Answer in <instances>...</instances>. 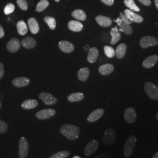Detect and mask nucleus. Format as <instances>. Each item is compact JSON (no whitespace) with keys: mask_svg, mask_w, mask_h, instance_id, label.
I'll return each mask as SVG.
<instances>
[{"mask_svg":"<svg viewBox=\"0 0 158 158\" xmlns=\"http://www.w3.org/2000/svg\"><path fill=\"white\" fill-rule=\"evenodd\" d=\"M60 132L68 139L73 141L79 138L80 130L76 125L64 124L60 128Z\"/></svg>","mask_w":158,"mask_h":158,"instance_id":"1","label":"nucleus"},{"mask_svg":"<svg viewBox=\"0 0 158 158\" xmlns=\"http://www.w3.org/2000/svg\"><path fill=\"white\" fill-rule=\"evenodd\" d=\"M136 143V138L135 135H131L127 139L124 147V155L125 157H129L134 151Z\"/></svg>","mask_w":158,"mask_h":158,"instance_id":"2","label":"nucleus"},{"mask_svg":"<svg viewBox=\"0 0 158 158\" xmlns=\"http://www.w3.org/2000/svg\"><path fill=\"white\" fill-rule=\"evenodd\" d=\"M144 89L148 96L152 100H158V87L151 82H147L144 85Z\"/></svg>","mask_w":158,"mask_h":158,"instance_id":"3","label":"nucleus"},{"mask_svg":"<svg viewBox=\"0 0 158 158\" xmlns=\"http://www.w3.org/2000/svg\"><path fill=\"white\" fill-rule=\"evenodd\" d=\"M29 151V143L25 137H21L19 142V155L20 158H27Z\"/></svg>","mask_w":158,"mask_h":158,"instance_id":"4","label":"nucleus"},{"mask_svg":"<svg viewBox=\"0 0 158 158\" xmlns=\"http://www.w3.org/2000/svg\"><path fill=\"white\" fill-rule=\"evenodd\" d=\"M116 139V133L115 130L108 128L104 134L102 138V142L106 145H110L113 144Z\"/></svg>","mask_w":158,"mask_h":158,"instance_id":"5","label":"nucleus"},{"mask_svg":"<svg viewBox=\"0 0 158 158\" xmlns=\"http://www.w3.org/2000/svg\"><path fill=\"white\" fill-rule=\"evenodd\" d=\"M158 44V40L156 38L150 36L143 37L139 42L141 47L143 49H146L147 48H149L151 46L157 45Z\"/></svg>","mask_w":158,"mask_h":158,"instance_id":"6","label":"nucleus"},{"mask_svg":"<svg viewBox=\"0 0 158 158\" xmlns=\"http://www.w3.org/2000/svg\"><path fill=\"white\" fill-rule=\"evenodd\" d=\"M99 147V142L94 139L89 142L85 147L84 154L86 156H89L93 154L98 149Z\"/></svg>","mask_w":158,"mask_h":158,"instance_id":"7","label":"nucleus"},{"mask_svg":"<svg viewBox=\"0 0 158 158\" xmlns=\"http://www.w3.org/2000/svg\"><path fill=\"white\" fill-rule=\"evenodd\" d=\"M56 114V110L52 108H48L40 110L35 114L36 117L40 120L51 118Z\"/></svg>","mask_w":158,"mask_h":158,"instance_id":"8","label":"nucleus"},{"mask_svg":"<svg viewBox=\"0 0 158 158\" xmlns=\"http://www.w3.org/2000/svg\"><path fill=\"white\" fill-rule=\"evenodd\" d=\"M39 98L41 99L45 104L47 106L54 105L57 102V99L55 97L49 93L44 92L40 93L39 95Z\"/></svg>","mask_w":158,"mask_h":158,"instance_id":"9","label":"nucleus"},{"mask_svg":"<svg viewBox=\"0 0 158 158\" xmlns=\"http://www.w3.org/2000/svg\"><path fill=\"white\" fill-rule=\"evenodd\" d=\"M124 117L125 121L129 124H132L135 122L137 117L135 109L133 107L127 108L125 110Z\"/></svg>","mask_w":158,"mask_h":158,"instance_id":"10","label":"nucleus"},{"mask_svg":"<svg viewBox=\"0 0 158 158\" xmlns=\"http://www.w3.org/2000/svg\"><path fill=\"white\" fill-rule=\"evenodd\" d=\"M114 21L117 23L119 27L120 31L124 32L125 34L127 35H130L132 33V28L130 26V25L128 24L127 23L124 22L120 17L118 18L116 20H114Z\"/></svg>","mask_w":158,"mask_h":158,"instance_id":"11","label":"nucleus"},{"mask_svg":"<svg viewBox=\"0 0 158 158\" xmlns=\"http://www.w3.org/2000/svg\"><path fill=\"white\" fill-rule=\"evenodd\" d=\"M6 48L11 53H15L21 47V43L18 39L14 38L6 44Z\"/></svg>","mask_w":158,"mask_h":158,"instance_id":"12","label":"nucleus"},{"mask_svg":"<svg viewBox=\"0 0 158 158\" xmlns=\"http://www.w3.org/2000/svg\"><path fill=\"white\" fill-rule=\"evenodd\" d=\"M104 113H105V111L104 109L98 108L89 114L87 118V121L89 123L96 122L97 120L102 118V116L104 115Z\"/></svg>","mask_w":158,"mask_h":158,"instance_id":"13","label":"nucleus"},{"mask_svg":"<svg viewBox=\"0 0 158 158\" xmlns=\"http://www.w3.org/2000/svg\"><path fill=\"white\" fill-rule=\"evenodd\" d=\"M124 15L130 19L131 22L141 23L143 21V19L141 16L138 15L133 11H131L128 9L125 10Z\"/></svg>","mask_w":158,"mask_h":158,"instance_id":"14","label":"nucleus"},{"mask_svg":"<svg viewBox=\"0 0 158 158\" xmlns=\"http://www.w3.org/2000/svg\"><path fill=\"white\" fill-rule=\"evenodd\" d=\"M59 49L62 51L64 53H71L74 51V46L73 45L66 40H62L59 43Z\"/></svg>","mask_w":158,"mask_h":158,"instance_id":"15","label":"nucleus"},{"mask_svg":"<svg viewBox=\"0 0 158 158\" xmlns=\"http://www.w3.org/2000/svg\"><path fill=\"white\" fill-rule=\"evenodd\" d=\"M31 83L30 80L25 77H19L14 79L12 81V84L16 87H25Z\"/></svg>","mask_w":158,"mask_h":158,"instance_id":"16","label":"nucleus"},{"mask_svg":"<svg viewBox=\"0 0 158 158\" xmlns=\"http://www.w3.org/2000/svg\"><path fill=\"white\" fill-rule=\"evenodd\" d=\"M96 22L102 27H109L112 24V21L109 17L98 15L96 17Z\"/></svg>","mask_w":158,"mask_h":158,"instance_id":"17","label":"nucleus"},{"mask_svg":"<svg viewBox=\"0 0 158 158\" xmlns=\"http://www.w3.org/2000/svg\"><path fill=\"white\" fill-rule=\"evenodd\" d=\"M21 45L28 49H33L36 45V41L34 38L28 36L22 40Z\"/></svg>","mask_w":158,"mask_h":158,"instance_id":"18","label":"nucleus"},{"mask_svg":"<svg viewBox=\"0 0 158 158\" xmlns=\"http://www.w3.org/2000/svg\"><path fill=\"white\" fill-rule=\"evenodd\" d=\"M158 60V56L156 55H152L151 56L148 57L147 59H145L143 62L142 65L144 68L149 69L153 67L155 65V64L157 63Z\"/></svg>","mask_w":158,"mask_h":158,"instance_id":"19","label":"nucleus"},{"mask_svg":"<svg viewBox=\"0 0 158 158\" xmlns=\"http://www.w3.org/2000/svg\"><path fill=\"white\" fill-rule=\"evenodd\" d=\"M29 28L31 31V32L32 34H36L39 32L40 26L36 19L34 18H29L28 21Z\"/></svg>","mask_w":158,"mask_h":158,"instance_id":"20","label":"nucleus"},{"mask_svg":"<svg viewBox=\"0 0 158 158\" xmlns=\"http://www.w3.org/2000/svg\"><path fill=\"white\" fill-rule=\"evenodd\" d=\"M68 28L70 31L76 32H80L83 29V25L81 23L74 20L69 21V23H68Z\"/></svg>","mask_w":158,"mask_h":158,"instance_id":"21","label":"nucleus"},{"mask_svg":"<svg viewBox=\"0 0 158 158\" xmlns=\"http://www.w3.org/2000/svg\"><path fill=\"white\" fill-rule=\"evenodd\" d=\"M110 34L111 35V44L115 45L116 44L119 40L121 39V34L119 32V31L118 29V27L116 26L114 28L111 29L110 31Z\"/></svg>","mask_w":158,"mask_h":158,"instance_id":"22","label":"nucleus"},{"mask_svg":"<svg viewBox=\"0 0 158 158\" xmlns=\"http://www.w3.org/2000/svg\"><path fill=\"white\" fill-rule=\"evenodd\" d=\"M114 67L111 64H106L101 66L98 69L99 73L103 76H107L113 73Z\"/></svg>","mask_w":158,"mask_h":158,"instance_id":"23","label":"nucleus"},{"mask_svg":"<svg viewBox=\"0 0 158 158\" xmlns=\"http://www.w3.org/2000/svg\"><path fill=\"white\" fill-rule=\"evenodd\" d=\"M98 56V51L96 48H92L89 49L88 55H87V60L90 63L96 62L97 57Z\"/></svg>","mask_w":158,"mask_h":158,"instance_id":"24","label":"nucleus"},{"mask_svg":"<svg viewBox=\"0 0 158 158\" xmlns=\"http://www.w3.org/2000/svg\"><path fill=\"white\" fill-rule=\"evenodd\" d=\"M38 105V102L34 99H28L23 102L21 107L25 110H31L36 107Z\"/></svg>","mask_w":158,"mask_h":158,"instance_id":"25","label":"nucleus"},{"mask_svg":"<svg viewBox=\"0 0 158 158\" xmlns=\"http://www.w3.org/2000/svg\"><path fill=\"white\" fill-rule=\"evenodd\" d=\"M89 74H90V70L89 68H81L78 72L77 77L79 80L81 81H85L89 78Z\"/></svg>","mask_w":158,"mask_h":158,"instance_id":"26","label":"nucleus"},{"mask_svg":"<svg viewBox=\"0 0 158 158\" xmlns=\"http://www.w3.org/2000/svg\"><path fill=\"white\" fill-rule=\"evenodd\" d=\"M85 98V95L82 93H74L68 96V101L70 102L82 101Z\"/></svg>","mask_w":158,"mask_h":158,"instance_id":"27","label":"nucleus"},{"mask_svg":"<svg viewBox=\"0 0 158 158\" xmlns=\"http://www.w3.org/2000/svg\"><path fill=\"white\" fill-rule=\"evenodd\" d=\"M127 51V46L124 44H121L119 45L115 52V56L118 59H123Z\"/></svg>","mask_w":158,"mask_h":158,"instance_id":"28","label":"nucleus"},{"mask_svg":"<svg viewBox=\"0 0 158 158\" xmlns=\"http://www.w3.org/2000/svg\"><path fill=\"white\" fill-rule=\"evenodd\" d=\"M18 32L21 36L25 35L28 32V27L23 21H19L17 23Z\"/></svg>","mask_w":158,"mask_h":158,"instance_id":"29","label":"nucleus"},{"mask_svg":"<svg viewBox=\"0 0 158 158\" xmlns=\"http://www.w3.org/2000/svg\"><path fill=\"white\" fill-rule=\"evenodd\" d=\"M72 17L79 21H85L86 19V14L81 10H76L72 12Z\"/></svg>","mask_w":158,"mask_h":158,"instance_id":"30","label":"nucleus"},{"mask_svg":"<svg viewBox=\"0 0 158 158\" xmlns=\"http://www.w3.org/2000/svg\"><path fill=\"white\" fill-rule=\"evenodd\" d=\"M49 6V2L48 0H40L36 5V11L40 12L44 11L46 8Z\"/></svg>","mask_w":158,"mask_h":158,"instance_id":"31","label":"nucleus"},{"mask_svg":"<svg viewBox=\"0 0 158 158\" xmlns=\"http://www.w3.org/2000/svg\"><path fill=\"white\" fill-rule=\"evenodd\" d=\"M124 4L131 11L135 12L140 11V9L136 5L134 0H124Z\"/></svg>","mask_w":158,"mask_h":158,"instance_id":"32","label":"nucleus"},{"mask_svg":"<svg viewBox=\"0 0 158 158\" xmlns=\"http://www.w3.org/2000/svg\"><path fill=\"white\" fill-rule=\"evenodd\" d=\"M44 21L52 30H54L56 26V22L54 18L51 17H46L44 18Z\"/></svg>","mask_w":158,"mask_h":158,"instance_id":"33","label":"nucleus"},{"mask_svg":"<svg viewBox=\"0 0 158 158\" xmlns=\"http://www.w3.org/2000/svg\"><path fill=\"white\" fill-rule=\"evenodd\" d=\"M104 51L106 55L109 58H112L115 55V51L111 46H105L104 47Z\"/></svg>","mask_w":158,"mask_h":158,"instance_id":"34","label":"nucleus"},{"mask_svg":"<svg viewBox=\"0 0 158 158\" xmlns=\"http://www.w3.org/2000/svg\"><path fill=\"white\" fill-rule=\"evenodd\" d=\"M70 155V152L67 151H60L59 152L54 153L49 158H66Z\"/></svg>","mask_w":158,"mask_h":158,"instance_id":"35","label":"nucleus"},{"mask_svg":"<svg viewBox=\"0 0 158 158\" xmlns=\"http://www.w3.org/2000/svg\"><path fill=\"white\" fill-rule=\"evenodd\" d=\"M17 4L23 11H27L28 9V4L27 0H17Z\"/></svg>","mask_w":158,"mask_h":158,"instance_id":"36","label":"nucleus"},{"mask_svg":"<svg viewBox=\"0 0 158 158\" xmlns=\"http://www.w3.org/2000/svg\"><path fill=\"white\" fill-rule=\"evenodd\" d=\"M15 10V6L11 3H9L6 6L4 12L6 15H9L12 13Z\"/></svg>","mask_w":158,"mask_h":158,"instance_id":"37","label":"nucleus"},{"mask_svg":"<svg viewBox=\"0 0 158 158\" xmlns=\"http://www.w3.org/2000/svg\"><path fill=\"white\" fill-rule=\"evenodd\" d=\"M8 126L6 122L0 120V134H4L6 132Z\"/></svg>","mask_w":158,"mask_h":158,"instance_id":"38","label":"nucleus"},{"mask_svg":"<svg viewBox=\"0 0 158 158\" xmlns=\"http://www.w3.org/2000/svg\"><path fill=\"white\" fill-rule=\"evenodd\" d=\"M119 15H120V18L124 21L126 23H127L128 24H129V25H131L132 22H131V21H130V19L127 18V17H126L125 15L124 14H123V13H121V12H120V14H119Z\"/></svg>","mask_w":158,"mask_h":158,"instance_id":"39","label":"nucleus"},{"mask_svg":"<svg viewBox=\"0 0 158 158\" xmlns=\"http://www.w3.org/2000/svg\"><path fill=\"white\" fill-rule=\"evenodd\" d=\"M101 1L105 5L107 6H113L114 2V0H101Z\"/></svg>","mask_w":158,"mask_h":158,"instance_id":"40","label":"nucleus"},{"mask_svg":"<svg viewBox=\"0 0 158 158\" xmlns=\"http://www.w3.org/2000/svg\"><path fill=\"white\" fill-rule=\"evenodd\" d=\"M138 1L141 3L142 4L147 6H149L151 4V0H138Z\"/></svg>","mask_w":158,"mask_h":158,"instance_id":"41","label":"nucleus"},{"mask_svg":"<svg viewBox=\"0 0 158 158\" xmlns=\"http://www.w3.org/2000/svg\"><path fill=\"white\" fill-rule=\"evenodd\" d=\"M4 74V68L2 63L0 62V79H1Z\"/></svg>","mask_w":158,"mask_h":158,"instance_id":"42","label":"nucleus"},{"mask_svg":"<svg viewBox=\"0 0 158 158\" xmlns=\"http://www.w3.org/2000/svg\"><path fill=\"white\" fill-rule=\"evenodd\" d=\"M5 32L4 31V29L2 27L1 25H0V38H2L4 36Z\"/></svg>","mask_w":158,"mask_h":158,"instance_id":"43","label":"nucleus"},{"mask_svg":"<svg viewBox=\"0 0 158 158\" xmlns=\"http://www.w3.org/2000/svg\"><path fill=\"white\" fill-rule=\"evenodd\" d=\"M155 1V6L158 10V0H154Z\"/></svg>","mask_w":158,"mask_h":158,"instance_id":"44","label":"nucleus"},{"mask_svg":"<svg viewBox=\"0 0 158 158\" xmlns=\"http://www.w3.org/2000/svg\"><path fill=\"white\" fill-rule=\"evenodd\" d=\"M152 158H158V152L156 153L153 156Z\"/></svg>","mask_w":158,"mask_h":158,"instance_id":"45","label":"nucleus"},{"mask_svg":"<svg viewBox=\"0 0 158 158\" xmlns=\"http://www.w3.org/2000/svg\"><path fill=\"white\" fill-rule=\"evenodd\" d=\"M85 51H87V50H88V49H90V48H89V46L87 45V46H85Z\"/></svg>","mask_w":158,"mask_h":158,"instance_id":"46","label":"nucleus"},{"mask_svg":"<svg viewBox=\"0 0 158 158\" xmlns=\"http://www.w3.org/2000/svg\"><path fill=\"white\" fill-rule=\"evenodd\" d=\"M72 158H81V157H80V156H74Z\"/></svg>","mask_w":158,"mask_h":158,"instance_id":"47","label":"nucleus"},{"mask_svg":"<svg viewBox=\"0 0 158 158\" xmlns=\"http://www.w3.org/2000/svg\"><path fill=\"white\" fill-rule=\"evenodd\" d=\"M156 119H157V121H158V113L156 114Z\"/></svg>","mask_w":158,"mask_h":158,"instance_id":"48","label":"nucleus"},{"mask_svg":"<svg viewBox=\"0 0 158 158\" xmlns=\"http://www.w3.org/2000/svg\"><path fill=\"white\" fill-rule=\"evenodd\" d=\"M56 2H59L60 1V0H55Z\"/></svg>","mask_w":158,"mask_h":158,"instance_id":"49","label":"nucleus"},{"mask_svg":"<svg viewBox=\"0 0 158 158\" xmlns=\"http://www.w3.org/2000/svg\"><path fill=\"white\" fill-rule=\"evenodd\" d=\"M1 106H2V104H1V102H0V108L1 107Z\"/></svg>","mask_w":158,"mask_h":158,"instance_id":"50","label":"nucleus"},{"mask_svg":"<svg viewBox=\"0 0 158 158\" xmlns=\"http://www.w3.org/2000/svg\"><path fill=\"white\" fill-rule=\"evenodd\" d=\"M100 158V157H98V156H95V157H94V158Z\"/></svg>","mask_w":158,"mask_h":158,"instance_id":"51","label":"nucleus"}]
</instances>
